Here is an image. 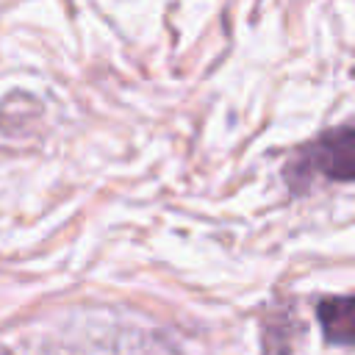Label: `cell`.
<instances>
[{
  "label": "cell",
  "mask_w": 355,
  "mask_h": 355,
  "mask_svg": "<svg viewBox=\"0 0 355 355\" xmlns=\"http://www.w3.org/2000/svg\"><path fill=\"white\" fill-rule=\"evenodd\" d=\"M294 172H300V183L308 180V172L338 183L355 180V128H330L316 136L286 164V175Z\"/></svg>",
  "instance_id": "obj_1"
},
{
  "label": "cell",
  "mask_w": 355,
  "mask_h": 355,
  "mask_svg": "<svg viewBox=\"0 0 355 355\" xmlns=\"http://www.w3.org/2000/svg\"><path fill=\"white\" fill-rule=\"evenodd\" d=\"M0 355H11V352H8V349H6V347H0Z\"/></svg>",
  "instance_id": "obj_3"
},
{
  "label": "cell",
  "mask_w": 355,
  "mask_h": 355,
  "mask_svg": "<svg viewBox=\"0 0 355 355\" xmlns=\"http://www.w3.org/2000/svg\"><path fill=\"white\" fill-rule=\"evenodd\" d=\"M322 336L333 347L355 344V297H324L316 305Z\"/></svg>",
  "instance_id": "obj_2"
}]
</instances>
